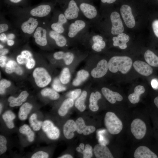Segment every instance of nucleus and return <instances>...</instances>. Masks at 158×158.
<instances>
[{"label":"nucleus","instance_id":"obj_1","mask_svg":"<svg viewBox=\"0 0 158 158\" xmlns=\"http://www.w3.org/2000/svg\"><path fill=\"white\" fill-rule=\"evenodd\" d=\"M92 25L88 20L85 19H78L69 21L65 36L68 40L81 41L84 37L90 31Z\"/></svg>","mask_w":158,"mask_h":158},{"label":"nucleus","instance_id":"obj_2","mask_svg":"<svg viewBox=\"0 0 158 158\" xmlns=\"http://www.w3.org/2000/svg\"><path fill=\"white\" fill-rule=\"evenodd\" d=\"M132 60L127 56H114L108 63L109 70L111 72L116 73L118 71L121 73H127L131 68Z\"/></svg>","mask_w":158,"mask_h":158},{"label":"nucleus","instance_id":"obj_3","mask_svg":"<svg viewBox=\"0 0 158 158\" xmlns=\"http://www.w3.org/2000/svg\"><path fill=\"white\" fill-rule=\"evenodd\" d=\"M104 124L108 132L113 135L119 133L123 127L121 121L114 113L110 111L105 115Z\"/></svg>","mask_w":158,"mask_h":158},{"label":"nucleus","instance_id":"obj_4","mask_svg":"<svg viewBox=\"0 0 158 158\" xmlns=\"http://www.w3.org/2000/svg\"><path fill=\"white\" fill-rule=\"evenodd\" d=\"M81 41L89 42L93 50L99 52L106 46V43L102 36L93 31H90L83 38Z\"/></svg>","mask_w":158,"mask_h":158},{"label":"nucleus","instance_id":"obj_5","mask_svg":"<svg viewBox=\"0 0 158 158\" xmlns=\"http://www.w3.org/2000/svg\"><path fill=\"white\" fill-rule=\"evenodd\" d=\"M35 82L38 87H43L51 82V78L47 70L42 67L36 68L33 73Z\"/></svg>","mask_w":158,"mask_h":158},{"label":"nucleus","instance_id":"obj_6","mask_svg":"<svg viewBox=\"0 0 158 158\" xmlns=\"http://www.w3.org/2000/svg\"><path fill=\"white\" fill-rule=\"evenodd\" d=\"M57 20L52 23L51 28L53 30L65 36L67 31L69 21L66 18L63 13H59L57 17Z\"/></svg>","mask_w":158,"mask_h":158},{"label":"nucleus","instance_id":"obj_7","mask_svg":"<svg viewBox=\"0 0 158 158\" xmlns=\"http://www.w3.org/2000/svg\"><path fill=\"white\" fill-rule=\"evenodd\" d=\"M130 130L135 137L138 140L142 139L145 136L147 127L145 122L140 119L136 118L132 122Z\"/></svg>","mask_w":158,"mask_h":158},{"label":"nucleus","instance_id":"obj_8","mask_svg":"<svg viewBox=\"0 0 158 158\" xmlns=\"http://www.w3.org/2000/svg\"><path fill=\"white\" fill-rule=\"evenodd\" d=\"M109 18L112 24L110 32L111 34L116 35L123 33L124 28L119 13L116 11H113L111 13Z\"/></svg>","mask_w":158,"mask_h":158},{"label":"nucleus","instance_id":"obj_9","mask_svg":"<svg viewBox=\"0 0 158 158\" xmlns=\"http://www.w3.org/2000/svg\"><path fill=\"white\" fill-rule=\"evenodd\" d=\"M42 128L47 137L50 139L55 140L60 136L59 129L49 120H46L43 122Z\"/></svg>","mask_w":158,"mask_h":158},{"label":"nucleus","instance_id":"obj_10","mask_svg":"<svg viewBox=\"0 0 158 158\" xmlns=\"http://www.w3.org/2000/svg\"><path fill=\"white\" fill-rule=\"evenodd\" d=\"M120 11L127 27L129 28H133L135 25V21L130 6L126 4L123 5L120 8Z\"/></svg>","mask_w":158,"mask_h":158},{"label":"nucleus","instance_id":"obj_11","mask_svg":"<svg viewBox=\"0 0 158 158\" xmlns=\"http://www.w3.org/2000/svg\"><path fill=\"white\" fill-rule=\"evenodd\" d=\"M108 69V63L105 59L100 61L96 67L91 71V75L94 78H99L104 76L107 73Z\"/></svg>","mask_w":158,"mask_h":158},{"label":"nucleus","instance_id":"obj_12","mask_svg":"<svg viewBox=\"0 0 158 158\" xmlns=\"http://www.w3.org/2000/svg\"><path fill=\"white\" fill-rule=\"evenodd\" d=\"M75 123L76 130L79 134L83 133L84 135H88L92 133L95 130L94 126L86 125L84 120L81 117L78 118Z\"/></svg>","mask_w":158,"mask_h":158},{"label":"nucleus","instance_id":"obj_13","mask_svg":"<svg viewBox=\"0 0 158 158\" xmlns=\"http://www.w3.org/2000/svg\"><path fill=\"white\" fill-rule=\"evenodd\" d=\"M93 152L97 158H113V156L106 145L99 143L94 147Z\"/></svg>","mask_w":158,"mask_h":158},{"label":"nucleus","instance_id":"obj_14","mask_svg":"<svg viewBox=\"0 0 158 158\" xmlns=\"http://www.w3.org/2000/svg\"><path fill=\"white\" fill-rule=\"evenodd\" d=\"M135 158H158L157 155L148 147L141 146L135 150L134 154Z\"/></svg>","mask_w":158,"mask_h":158},{"label":"nucleus","instance_id":"obj_15","mask_svg":"<svg viewBox=\"0 0 158 158\" xmlns=\"http://www.w3.org/2000/svg\"><path fill=\"white\" fill-rule=\"evenodd\" d=\"M133 66L137 72L144 76H148L153 72V69L150 66L142 61H135L133 63Z\"/></svg>","mask_w":158,"mask_h":158},{"label":"nucleus","instance_id":"obj_16","mask_svg":"<svg viewBox=\"0 0 158 158\" xmlns=\"http://www.w3.org/2000/svg\"><path fill=\"white\" fill-rule=\"evenodd\" d=\"M47 34L45 29L41 27L37 28L33 35L36 43L42 46L46 45L47 44Z\"/></svg>","mask_w":158,"mask_h":158},{"label":"nucleus","instance_id":"obj_17","mask_svg":"<svg viewBox=\"0 0 158 158\" xmlns=\"http://www.w3.org/2000/svg\"><path fill=\"white\" fill-rule=\"evenodd\" d=\"M38 24V21L35 18H30L27 20L23 22L21 26L23 32L25 33L31 34L35 31Z\"/></svg>","mask_w":158,"mask_h":158},{"label":"nucleus","instance_id":"obj_18","mask_svg":"<svg viewBox=\"0 0 158 158\" xmlns=\"http://www.w3.org/2000/svg\"><path fill=\"white\" fill-rule=\"evenodd\" d=\"M101 91L105 98L111 104H114L116 101H121L123 99L122 96L119 93L113 92L107 88L103 87Z\"/></svg>","mask_w":158,"mask_h":158},{"label":"nucleus","instance_id":"obj_19","mask_svg":"<svg viewBox=\"0 0 158 158\" xmlns=\"http://www.w3.org/2000/svg\"><path fill=\"white\" fill-rule=\"evenodd\" d=\"M51 10V8L49 5L43 4L32 9L30 11V14L33 16L43 17L48 15Z\"/></svg>","mask_w":158,"mask_h":158},{"label":"nucleus","instance_id":"obj_20","mask_svg":"<svg viewBox=\"0 0 158 158\" xmlns=\"http://www.w3.org/2000/svg\"><path fill=\"white\" fill-rule=\"evenodd\" d=\"M63 130V135L66 139L73 138L74 135V132L76 130L75 122L71 119L68 120L64 124Z\"/></svg>","mask_w":158,"mask_h":158},{"label":"nucleus","instance_id":"obj_21","mask_svg":"<svg viewBox=\"0 0 158 158\" xmlns=\"http://www.w3.org/2000/svg\"><path fill=\"white\" fill-rule=\"evenodd\" d=\"M129 37L123 33L119 34L117 37L114 36L112 38L113 46H118L121 49H125L127 48L126 43L129 41Z\"/></svg>","mask_w":158,"mask_h":158},{"label":"nucleus","instance_id":"obj_22","mask_svg":"<svg viewBox=\"0 0 158 158\" xmlns=\"http://www.w3.org/2000/svg\"><path fill=\"white\" fill-rule=\"evenodd\" d=\"M29 95V94L27 91H23L20 93L17 97H10L8 99L10 106L14 107L20 106L26 100Z\"/></svg>","mask_w":158,"mask_h":158},{"label":"nucleus","instance_id":"obj_23","mask_svg":"<svg viewBox=\"0 0 158 158\" xmlns=\"http://www.w3.org/2000/svg\"><path fill=\"white\" fill-rule=\"evenodd\" d=\"M49 35L55 41L56 44L58 46L63 47L67 45L68 40L64 35L52 30L50 31Z\"/></svg>","mask_w":158,"mask_h":158},{"label":"nucleus","instance_id":"obj_24","mask_svg":"<svg viewBox=\"0 0 158 158\" xmlns=\"http://www.w3.org/2000/svg\"><path fill=\"white\" fill-rule=\"evenodd\" d=\"M74 54L71 52H64L59 51L55 52L53 57L57 60L63 59L66 65L70 64L74 58Z\"/></svg>","mask_w":158,"mask_h":158},{"label":"nucleus","instance_id":"obj_25","mask_svg":"<svg viewBox=\"0 0 158 158\" xmlns=\"http://www.w3.org/2000/svg\"><path fill=\"white\" fill-rule=\"evenodd\" d=\"M2 117L8 128L12 129L14 128L13 120L16 118V116L14 112L11 110H7L2 114Z\"/></svg>","mask_w":158,"mask_h":158},{"label":"nucleus","instance_id":"obj_26","mask_svg":"<svg viewBox=\"0 0 158 158\" xmlns=\"http://www.w3.org/2000/svg\"><path fill=\"white\" fill-rule=\"evenodd\" d=\"M145 91L144 87L142 85L136 86L134 90V92L129 95L128 99L132 104L138 103L140 100V95L143 93Z\"/></svg>","mask_w":158,"mask_h":158},{"label":"nucleus","instance_id":"obj_27","mask_svg":"<svg viewBox=\"0 0 158 158\" xmlns=\"http://www.w3.org/2000/svg\"><path fill=\"white\" fill-rule=\"evenodd\" d=\"M101 93L98 91L95 93L92 92L90 96L89 99V108L92 111H97L99 109L97 104L98 100L101 98Z\"/></svg>","mask_w":158,"mask_h":158},{"label":"nucleus","instance_id":"obj_28","mask_svg":"<svg viewBox=\"0 0 158 158\" xmlns=\"http://www.w3.org/2000/svg\"><path fill=\"white\" fill-rule=\"evenodd\" d=\"M5 71L8 74L15 72L18 75H21L23 73L22 68L13 60H10L6 63Z\"/></svg>","mask_w":158,"mask_h":158},{"label":"nucleus","instance_id":"obj_29","mask_svg":"<svg viewBox=\"0 0 158 158\" xmlns=\"http://www.w3.org/2000/svg\"><path fill=\"white\" fill-rule=\"evenodd\" d=\"M32 107V105L28 102L25 103L22 105L18 113L19 119L21 121L26 120Z\"/></svg>","mask_w":158,"mask_h":158},{"label":"nucleus","instance_id":"obj_30","mask_svg":"<svg viewBox=\"0 0 158 158\" xmlns=\"http://www.w3.org/2000/svg\"><path fill=\"white\" fill-rule=\"evenodd\" d=\"M73 100L70 98L65 99L58 110V113L61 116H64L67 113L68 110L73 105Z\"/></svg>","mask_w":158,"mask_h":158},{"label":"nucleus","instance_id":"obj_31","mask_svg":"<svg viewBox=\"0 0 158 158\" xmlns=\"http://www.w3.org/2000/svg\"><path fill=\"white\" fill-rule=\"evenodd\" d=\"M19 130L20 133L26 136L29 142H32L34 140L35 133L28 125L24 124L22 125L20 127Z\"/></svg>","mask_w":158,"mask_h":158},{"label":"nucleus","instance_id":"obj_32","mask_svg":"<svg viewBox=\"0 0 158 158\" xmlns=\"http://www.w3.org/2000/svg\"><path fill=\"white\" fill-rule=\"evenodd\" d=\"M145 59L149 65L154 67H158V56L152 51L148 50L144 54Z\"/></svg>","mask_w":158,"mask_h":158},{"label":"nucleus","instance_id":"obj_33","mask_svg":"<svg viewBox=\"0 0 158 158\" xmlns=\"http://www.w3.org/2000/svg\"><path fill=\"white\" fill-rule=\"evenodd\" d=\"M29 122L30 126L34 131H39L42 128L43 122L37 119V116L36 114L33 113L30 116Z\"/></svg>","mask_w":158,"mask_h":158},{"label":"nucleus","instance_id":"obj_34","mask_svg":"<svg viewBox=\"0 0 158 158\" xmlns=\"http://www.w3.org/2000/svg\"><path fill=\"white\" fill-rule=\"evenodd\" d=\"M89 73L84 70L79 71L77 73L76 78L73 82V84L75 86H78L85 81L88 77Z\"/></svg>","mask_w":158,"mask_h":158},{"label":"nucleus","instance_id":"obj_35","mask_svg":"<svg viewBox=\"0 0 158 158\" xmlns=\"http://www.w3.org/2000/svg\"><path fill=\"white\" fill-rule=\"evenodd\" d=\"M87 95L86 91H84L82 92L80 96L75 101V105L80 111L83 112L86 109V106L85 102Z\"/></svg>","mask_w":158,"mask_h":158},{"label":"nucleus","instance_id":"obj_36","mask_svg":"<svg viewBox=\"0 0 158 158\" xmlns=\"http://www.w3.org/2000/svg\"><path fill=\"white\" fill-rule=\"evenodd\" d=\"M41 94L42 96L48 97L52 100H56L60 97L59 93L49 88H46L43 89L41 91Z\"/></svg>","mask_w":158,"mask_h":158},{"label":"nucleus","instance_id":"obj_37","mask_svg":"<svg viewBox=\"0 0 158 158\" xmlns=\"http://www.w3.org/2000/svg\"><path fill=\"white\" fill-rule=\"evenodd\" d=\"M32 58V54L29 51L24 50L22 51L20 55L17 56L16 59L19 64H26L28 61Z\"/></svg>","mask_w":158,"mask_h":158},{"label":"nucleus","instance_id":"obj_38","mask_svg":"<svg viewBox=\"0 0 158 158\" xmlns=\"http://www.w3.org/2000/svg\"><path fill=\"white\" fill-rule=\"evenodd\" d=\"M71 75L68 68H65L63 70L60 77L61 82L63 84L68 83L70 80Z\"/></svg>","mask_w":158,"mask_h":158},{"label":"nucleus","instance_id":"obj_39","mask_svg":"<svg viewBox=\"0 0 158 158\" xmlns=\"http://www.w3.org/2000/svg\"><path fill=\"white\" fill-rule=\"evenodd\" d=\"M6 139L4 135H0V154L4 153L7 150Z\"/></svg>","mask_w":158,"mask_h":158},{"label":"nucleus","instance_id":"obj_40","mask_svg":"<svg viewBox=\"0 0 158 158\" xmlns=\"http://www.w3.org/2000/svg\"><path fill=\"white\" fill-rule=\"evenodd\" d=\"M52 87L54 90L58 92L64 91L66 89L65 87L60 83L59 80L57 78L55 79L54 80Z\"/></svg>","mask_w":158,"mask_h":158},{"label":"nucleus","instance_id":"obj_41","mask_svg":"<svg viewBox=\"0 0 158 158\" xmlns=\"http://www.w3.org/2000/svg\"><path fill=\"white\" fill-rule=\"evenodd\" d=\"M11 85L10 82L5 79L1 80L0 82V94H4L6 88L9 87Z\"/></svg>","mask_w":158,"mask_h":158},{"label":"nucleus","instance_id":"obj_42","mask_svg":"<svg viewBox=\"0 0 158 158\" xmlns=\"http://www.w3.org/2000/svg\"><path fill=\"white\" fill-rule=\"evenodd\" d=\"M93 149L89 144H86L83 150V158H90L92 156Z\"/></svg>","mask_w":158,"mask_h":158},{"label":"nucleus","instance_id":"obj_43","mask_svg":"<svg viewBox=\"0 0 158 158\" xmlns=\"http://www.w3.org/2000/svg\"><path fill=\"white\" fill-rule=\"evenodd\" d=\"M49 154L45 152L39 151L34 153L31 156L32 158H47Z\"/></svg>","mask_w":158,"mask_h":158},{"label":"nucleus","instance_id":"obj_44","mask_svg":"<svg viewBox=\"0 0 158 158\" xmlns=\"http://www.w3.org/2000/svg\"><path fill=\"white\" fill-rule=\"evenodd\" d=\"M80 89H77L71 91L67 94V97L69 98L74 100L77 98L80 94Z\"/></svg>","mask_w":158,"mask_h":158},{"label":"nucleus","instance_id":"obj_45","mask_svg":"<svg viewBox=\"0 0 158 158\" xmlns=\"http://www.w3.org/2000/svg\"><path fill=\"white\" fill-rule=\"evenodd\" d=\"M152 26L154 34L158 37V20H155L153 22Z\"/></svg>","mask_w":158,"mask_h":158},{"label":"nucleus","instance_id":"obj_46","mask_svg":"<svg viewBox=\"0 0 158 158\" xmlns=\"http://www.w3.org/2000/svg\"><path fill=\"white\" fill-rule=\"evenodd\" d=\"M35 61L33 58L29 59L26 64V67L29 69L33 68L35 66Z\"/></svg>","mask_w":158,"mask_h":158},{"label":"nucleus","instance_id":"obj_47","mask_svg":"<svg viewBox=\"0 0 158 158\" xmlns=\"http://www.w3.org/2000/svg\"><path fill=\"white\" fill-rule=\"evenodd\" d=\"M8 28V25L6 23H2L0 25V33L7 31Z\"/></svg>","mask_w":158,"mask_h":158},{"label":"nucleus","instance_id":"obj_48","mask_svg":"<svg viewBox=\"0 0 158 158\" xmlns=\"http://www.w3.org/2000/svg\"><path fill=\"white\" fill-rule=\"evenodd\" d=\"M6 57L5 56H2L0 57V66L1 67H4L6 65Z\"/></svg>","mask_w":158,"mask_h":158},{"label":"nucleus","instance_id":"obj_49","mask_svg":"<svg viewBox=\"0 0 158 158\" xmlns=\"http://www.w3.org/2000/svg\"><path fill=\"white\" fill-rule=\"evenodd\" d=\"M151 84L152 87L155 89L158 88V81L156 79H153L151 82Z\"/></svg>","mask_w":158,"mask_h":158},{"label":"nucleus","instance_id":"obj_50","mask_svg":"<svg viewBox=\"0 0 158 158\" xmlns=\"http://www.w3.org/2000/svg\"><path fill=\"white\" fill-rule=\"evenodd\" d=\"M116 0H101V2L103 3H107L108 4H112L115 2Z\"/></svg>","mask_w":158,"mask_h":158},{"label":"nucleus","instance_id":"obj_51","mask_svg":"<svg viewBox=\"0 0 158 158\" xmlns=\"http://www.w3.org/2000/svg\"><path fill=\"white\" fill-rule=\"evenodd\" d=\"M8 51L7 49H4L0 51V56H4L8 53Z\"/></svg>","mask_w":158,"mask_h":158},{"label":"nucleus","instance_id":"obj_52","mask_svg":"<svg viewBox=\"0 0 158 158\" xmlns=\"http://www.w3.org/2000/svg\"><path fill=\"white\" fill-rule=\"evenodd\" d=\"M6 39V36L5 34L1 33L0 35V40L1 41H4Z\"/></svg>","mask_w":158,"mask_h":158},{"label":"nucleus","instance_id":"obj_53","mask_svg":"<svg viewBox=\"0 0 158 158\" xmlns=\"http://www.w3.org/2000/svg\"><path fill=\"white\" fill-rule=\"evenodd\" d=\"M58 158H73V157L71 155L69 154H66L63 155L59 157Z\"/></svg>","mask_w":158,"mask_h":158},{"label":"nucleus","instance_id":"obj_54","mask_svg":"<svg viewBox=\"0 0 158 158\" xmlns=\"http://www.w3.org/2000/svg\"><path fill=\"white\" fill-rule=\"evenodd\" d=\"M7 43L8 46H12L14 44V42L13 40L11 39H9L7 40Z\"/></svg>","mask_w":158,"mask_h":158},{"label":"nucleus","instance_id":"obj_55","mask_svg":"<svg viewBox=\"0 0 158 158\" xmlns=\"http://www.w3.org/2000/svg\"><path fill=\"white\" fill-rule=\"evenodd\" d=\"M154 102L156 106L158 109V96H157L154 98Z\"/></svg>","mask_w":158,"mask_h":158},{"label":"nucleus","instance_id":"obj_56","mask_svg":"<svg viewBox=\"0 0 158 158\" xmlns=\"http://www.w3.org/2000/svg\"><path fill=\"white\" fill-rule=\"evenodd\" d=\"M79 147H80L81 149L83 150L84 149V145L83 143H81L80 144Z\"/></svg>","mask_w":158,"mask_h":158},{"label":"nucleus","instance_id":"obj_57","mask_svg":"<svg viewBox=\"0 0 158 158\" xmlns=\"http://www.w3.org/2000/svg\"><path fill=\"white\" fill-rule=\"evenodd\" d=\"M8 37L9 39H13L14 37V35L13 34H11L9 35Z\"/></svg>","mask_w":158,"mask_h":158},{"label":"nucleus","instance_id":"obj_58","mask_svg":"<svg viewBox=\"0 0 158 158\" xmlns=\"http://www.w3.org/2000/svg\"><path fill=\"white\" fill-rule=\"evenodd\" d=\"M10 1L16 3L20 2L21 0H10Z\"/></svg>","mask_w":158,"mask_h":158},{"label":"nucleus","instance_id":"obj_59","mask_svg":"<svg viewBox=\"0 0 158 158\" xmlns=\"http://www.w3.org/2000/svg\"><path fill=\"white\" fill-rule=\"evenodd\" d=\"M81 148L79 147H78L76 148V151L78 152H81Z\"/></svg>","mask_w":158,"mask_h":158},{"label":"nucleus","instance_id":"obj_60","mask_svg":"<svg viewBox=\"0 0 158 158\" xmlns=\"http://www.w3.org/2000/svg\"><path fill=\"white\" fill-rule=\"evenodd\" d=\"M2 110V105L1 103L0 104V114H1Z\"/></svg>","mask_w":158,"mask_h":158},{"label":"nucleus","instance_id":"obj_61","mask_svg":"<svg viewBox=\"0 0 158 158\" xmlns=\"http://www.w3.org/2000/svg\"><path fill=\"white\" fill-rule=\"evenodd\" d=\"M3 47V46L0 44V48L2 49Z\"/></svg>","mask_w":158,"mask_h":158},{"label":"nucleus","instance_id":"obj_62","mask_svg":"<svg viewBox=\"0 0 158 158\" xmlns=\"http://www.w3.org/2000/svg\"></svg>","mask_w":158,"mask_h":158}]
</instances>
